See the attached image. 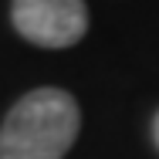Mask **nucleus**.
<instances>
[{"label": "nucleus", "instance_id": "obj_1", "mask_svg": "<svg viewBox=\"0 0 159 159\" xmlns=\"http://www.w3.org/2000/svg\"><path fill=\"white\" fill-rule=\"evenodd\" d=\"M81 132L78 98L41 85L20 95L0 122V159H64Z\"/></svg>", "mask_w": 159, "mask_h": 159}, {"label": "nucleus", "instance_id": "obj_2", "mask_svg": "<svg viewBox=\"0 0 159 159\" xmlns=\"http://www.w3.org/2000/svg\"><path fill=\"white\" fill-rule=\"evenodd\" d=\"M10 24L34 48L64 51L88 34V7L85 0H10Z\"/></svg>", "mask_w": 159, "mask_h": 159}, {"label": "nucleus", "instance_id": "obj_3", "mask_svg": "<svg viewBox=\"0 0 159 159\" xmlns=\"http://www.w3.org/2000/svg\"><path fill=\"white\" fill-rule=\"evenodd\" d=\"M152 142H156V149H159V112L152 115Z\"/></svg>", "mask_w": 159, "mask_h": 159}]
</instances>
